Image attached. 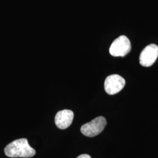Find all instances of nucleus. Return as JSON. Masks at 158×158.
<instances>
[{
  "instance_id": "nucleus-1",
  "label": "nucleus",
  "mask_w": 158,
  "mask_h": 158,
  "mask_svg": "<svg viewBox=\"0 0 158 158\" xmlns=\"http://www.w3.org/2000/svg\"><path fill=\"white\" fill-rule=\"evenodd\" d=\"M6 156L10 158H31L36 153L35 150L29 145L26 138L15 140L4 149Z\"/></svg>"
},
{
  "instance_id": "nucleus-2",
  "label": "nucleus",
  "mask_w": 158,
  "mask_h": 158,
  "mask_svg": "<svg viewBox=\"0 0 158 158\" xmlns=\"http://www.w3.org/2000/svg\"><path fill=\"white\" fill-rule=\"evenodd\" d=\"M107 124V121L104 117H96L91 121L83 125L80 128L81 133L88 137H94L100 134Z\"/></svg>"
},
{
  "instance_id": "nucleus-3",
  "label": "nucleus",
  "mask_w": 158,
  "mask_h": 158,
  "mask_svg": "<svg viewBox=\"0 0 158 158\" xmlns=\"http://www.w3.org/2000/svg\"><path fill=\"white\" fill-rule=\"evenodd\" d=\"M131 49V45L129 39L125 35L120 36L113 41L110 48V53L115 57H124Z\"/></svg>"
},
{
  "instance_id": "nucleus-4",
  "label": "nucleus",
  "mask_w": 158,
  "mask_h": 158,
  "mask_svg": "<svg viewBox=\"0 0 158 158\" xmlns=\"http://www.w3.org/2000/svg\"><path fill=\"white\" fill-rule=\"evenodd\" d=\"M125 85V79L118 74H111L105 80L104 89L110 95L118 93L124 88Z\"/></svg>"
},
{
  "instance_id": "nucleus-5",
  "label": "nucleus",
  "mask_w": 158,
  "mask_h": 158,
  "mask_svg": "<svg viewBox=\"0 0 158 158\" xmlns=\"http://www.w3.org/2000/svg\"><path fill=\"white\" fill-rule=\"evenodd\" d=\"M158 57V46L150 44L147 46L141 52L139 56V63L142 66H151Z\"/></svg>"
},
{
  "instance_id": "nucleus-6",
  "label": "nucleus",
  "mask_w": 158,
  "mask_h": 158,
  "mask_svg": "<svg viewBox=\"0 0 158 158\" xmlns=\"http://www.w3.org/2000/svg\"><path fill=\"white\" fill-rule=\"evenodd\" d=\"M74 118V113L70 110H63L60 111L55 116V122L57 128L64 130L72 124Z\"/></svg>"
},
{
  "instance_id": "nucleus-7",
  "label": "nucleus",
  "mask_w": 158,
  "mask_h": 158,
  "mask_svg": "<svg viewBox=\"0 0 158 158\" xmlns=\"http://www.w3.org/2000/svg\"><path fill=\"white\" fill-rule=\"evenodd\" d=\"M76 158H91V157L87 154H82L79 155V156Z\"/></svg>"
}]
</instances>
